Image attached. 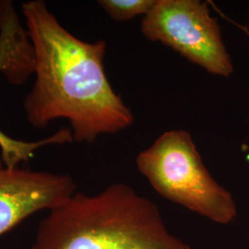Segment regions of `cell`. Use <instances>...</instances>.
I'll use <instances>...</instances> for the list:
<instances>
[{
  "mask_svg": "<svg viewBox=\"0 0 249 249\" xmlns=\"http://www.w3.org/2000/svg\"><path fill=\"white\" fill-rule=\"evenodd\" d=\"M156 0H99L98 4L116 21H126L148 14Z\"/></svg>",
  "mask_w": 249,
  "mask_h": 249,
  "instance_id": "obj_7",
  "label": "cell"
},
{
  "mask_svg": "<svg viewBox=\"0 0 249 249\" xmlns=\"http://www.w3.org/2000/svg\"><path fill=\"white\" fill-rule=\"evenodd\" d=\"M32 249H191L171 233L152 200L124 183L75 193L49 211Z\"/></svg>",
  "mask_w": 249,
  "mask_h": 249,
  "instance_id": "obj_2",
  "label": "cell"
},
{
  "mask_svg": "<svg viewBox=\"0 0 249 249\" xmlns=\"http://www.w3.org/2000/svg\"><path fill=\"white\" fill-rule=\"evenodd\" d=\"M76 189L67 174L8 167L0 160V236L31 215L59 207Z\"/></svg>",
  "mask_w": 249,
  "mask_h": 249,
  "instance_id": "obj_6",
  "label": "cell"
},
{
  "mask_svg": "<svg viewBox=\"0 0 249 249\" xmlns=\"http://www.w3.org/2000/svg\"><path fill=\"white\" fill-rule=\"evenodd\" d=\"M143 36L159 42L215 76L229 78L233 72L218 19L207 2L156 0L141 23Z\"/></svg>",
  "mask_w": 249,
  "mask_h": 249,
  "instance_id": "obj_4",
  "label": "cell"
},
{
  "mask_svg": "<svg viewBox=\"0 0 249 249\" xmlns=\"http://www.w3.org/2000/svg\"><path fill=\"white\" fill-rule=\"evenodd\" d=\"M35 50L26 28L21 25L11 1H0V73L13 85L23 84L35 73ZM73 142L71 129L61 128L36 142L14 139L0 129V160L8 167H18L31 160L36 150Z\"/></svg>",
  "mask_w": 249,
  "mask_h": 249,
  "instance_id": "obj_5",
  "label": "cell"
},
{
  "mask_svg": "<svg viewBox=\"0 0 249 249\" xmlns=\"http://www.w3.org/2000/svg\"><path fill=\"white\" fill-rule=\"evenodd\" d=\"M21 12L36 58V80L23 103L28 122L45 128L66 118L73 141L86 143L133 124L131 110L107 78V42L89 43L73 36L43 0L22 3Z\"/></svg>",
  "mask_w": 249,
  "mask_h": 249,
  "instance_id": "obj_1",
  "label": "cell"
},
{
  "mask_svg": "<svg viewBox=\"0 0 249 249\" xmlns=\"http://www.w3.org/2000/svg\"><path fill=\"white\" fill-rule=\"evenodd\" d=\"M138 170L166 199L219 223L237 215L231 193L206 168L189 132L172 129L161 134L136 159Z\"/></svg>",
  "mask_w": 249,
  "mask_h": 249,
  "instance_id": "obj_3",
  "label": "cell"
}]
</instances>
